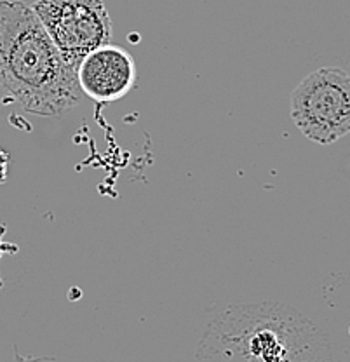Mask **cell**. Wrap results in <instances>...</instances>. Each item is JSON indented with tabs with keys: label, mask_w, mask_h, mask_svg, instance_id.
Segmentation results:
<instances>
[{
	"label": "cell",
	"mask_w": 350,
	"mask_h": 362,
	"mask_svg": "<svg viewBox=\"0 0 350 362\" xmlns=\"http://www.w3.org/2000/svg\"><path fill=\"white\" fill-rule=\"evenodd\" d=\"M0 86L33 115L62 117L81 103L75 70L21 0H0Z\"/></svg>",
	"instance_id": "1"
},
{
	"label": "cell",
	"mask_w": 350,
	"mask_h": 362,
	"mask_svg": "<svg viewBox=\"0 0 350 362\" xmlns=\"http://www.w3.org/2000/svg\"><path fill=\"white\" fill-rule=\"evenodd\" d=\"M197 357L206 362H334L329 339L310 319L272 301L227 308L208 326Z\"/></svg>",
	"instance_id": "2"
},
{
	"label": "cell",
	"mask_w": 350,
	"mask_h": 362,
	"mask_svg": "<svg viewBox=\"0 0 350 362\" xmlns=\"http://www.w3.org/2000/svg\"><path fill=\"white\" fill-rule=\"evenodd\" d=\"M289 110L305 138L337 143L350 134V75L338 66L314 70L293 90Z\"/></svg>",
	"instance_id": "3"
},
{
	"label": "cell",
	"mask_w": 350,
	"mask_h": 362,
	"mask_svg": "<svg viewBox=\"0 0 350 362\" xmlns=\"http://www.w3.org/2000/svg\"><path fill=\"white\" fill-rule=\"evenodd\" d=\"M32 9L74 70L84 56L112 39V20L103 0H35Z\"/></svg>",
	"instance_id": "4"
},
{
	"label": "cell",
	"mask_w": 350,
	"mask_h": 362,
	"mask_svg": "<svg viewBox=\"0 0 350 362\" xmlns=\"http://www.w3.org/2000/svg\"><path fill=\"white\" fill-rule=\"evenodd\" d=\"M81 93L96 103H112L131 93L138 81L136 62L129 51L110 42L94 49L75 68Z\"/></svg>",
	"instance_id": "5"
},
{
	"label": "cell",
	"mask_w": 350,
	"mask_h": 362,
	"mask_svg": "<svg viewBox=\"0 0 350 362\" xmlns=\"http://www.w3.org/2000/svg\"><path fill=\"white\" fill-rule=\"evenodd\" d=\"M7 162H9V157L4 152H0V183H4L7 173Z\"/></svg>",
	"instance_id": "6"
},
{
	"label": "cell",
	"mask_w": 350,
	"mask_h": 362,
	"mask_svg": "<svg viewBox=\"0 0 350 362\" xmlns=\"http://www.w3.org/2000/svg\"><path fill=\"white\" fill-rule=\"evenodd\" d=\"M18 361H20V362H35V361H23L20 356H18Z\"/></svg>",
	"instance_id": "7"
}]
</instances>
